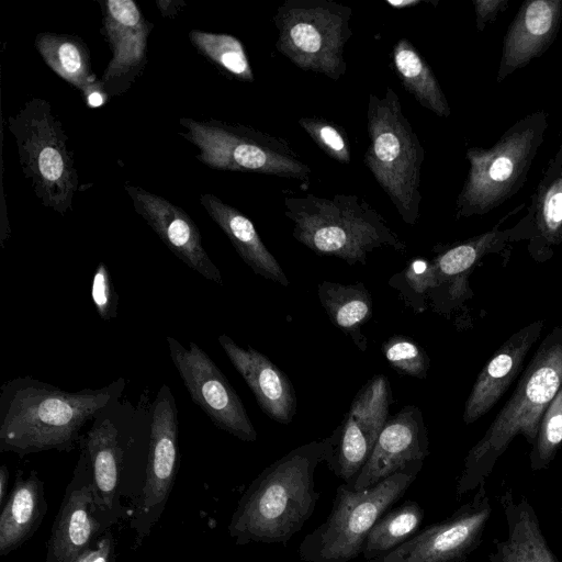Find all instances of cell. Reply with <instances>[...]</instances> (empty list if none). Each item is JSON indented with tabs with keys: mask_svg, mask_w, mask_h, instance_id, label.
Here are the masks:
<instances>
[{
	"mask_svg": "<svg viewBox=\"0 0 562 562\" xmlns=\"http://www.w3.org/2000/svg\"><path fill=\"white\" fill-rule=\"evenodd\" d=\"M124 384L120 378L101 389L68 392L32 376L7 381L0 389V450H72L85 424L119 398Z\"/></svg>",
	"mask_w": 562,
	"mask_h": 562,
	"instance_id": "6da1fadb",
	"label": "cell"
},
{
	"mask_svg": "<svg viewBox=\"0 0 562 562\" xmlns=\"http://www.w3.org/2000/svg\"><path fill=\"white\" fill-rule=\"evenodd\" d=\"M337 432L301 445L268 465L241 496L229 524L238 544L282 543L311 518L321 492L315 487L318 464L330 461Z\"/></svg>",
	"mask_w": 562,
	"mask_h": 562,
	"instance_id": "7a4b0ae2",
	"label": "cell"
},
{
	"mask_svg": "<svg viewBox=\"0 0 562 562\" xmlns=\"http://www.w3.org/2000/svg\"><path fill=\"white\" fill-rule=\"evenodd\" d=\"M562 386V325L542 339L510 398L482 438L468 451L457 481L458 497L486 482L512 441L522 436L532 446L541 417Z\"/></svg>",
	"mask_w": 562,
	"mask_h": 562,
	"instance_id": "3957f363",
	"label": "cell"
},
{
	"mask_svg": "<svg viewBox=\"0 0 562 562\" xmlns=\"http://www.w3.org/2000/svg\"><path fill=\"white\" fill-rule=\"evenodd\" d=\"M283 204L293 237L319 256L366 265L368 254L378 248L407 249L386 220L356 194L322 198L307 193L285 196Z\"/></svg>",
	"mask_w": 562,
	"mask_h": 562,
	"instance_id": "277c9868",
	"label": "cell"
},
{
	"mask_svg": "<svg viewBox=\"0 0 562 562\" xmlns=\"http://www.w3.org/2000/svg\"><path fill=\"white\" fill-rule=\"evenodd\" d=\"M367 131L369 146L363 156L364 165L403 222L415 225L419 220L425 150L391 87L382 97L369 94Z\"/></svg>",
	"mask_w": 562,
	"mask_h": 562,
	"instance_id": "5b68a950",
	"label": "cell"
},
{
	"mask_svg": "<svg viewBox=\"0 0 562 562\" xmlns=\"http://www.w3.org/2000/svg\"><path fill=\"white\" fill-rule=\"evenodd\" d=\"M547 128L548 114L539 110L516 121L491 148H469V170L457 198L456 218L484 215L516 194L528 178Z\"/></svg>",
	"mask_w": 562,
	"mask_h": 562,
	"instance_id": "8992f818",
	"label": "cell"
},
{
	"mask_svg": "<svg viewBox=\"0 0 562 562\" xmlns=\"http://www.w3.org/2000/svg\"><path fill=\"white\" fill-rule=\"evenodd\" d=\"M7 124L22 172L40 202L60 215L72 211L78 173L68 136L52 104L30 98Z\"/></svg>",
	"mask_w": 562,
	"mask_h": 562,
	"instance_id": "52a82bcc",
	"label": "cell"
},
{
	"mask_svg": "<svg viewBox=\"0 0 562 562\" xmlns=\"http://www.w3.org/2000/svg\"><path fill=\"white\" fill-rule=\"evenodd\" d=\"M424 461L404 469L362 491L340 484L326 520L299 546L304 562H349L362 553L366 539L380 517L406 493Z\"/></svg>",
	"mask_w": 562,
	"mask_h": 562,
	"instance_id": "ba28073f",
	"label": "cell"
},
{
	"mask_svg": "<svg viewBox=\"0 0 562 562\" xmlns=\"http://www.w3.org/2000/svg\"><path fill=\"white\" fill-rule=\"evenodd\" d=\"M179 135L196 149L204 166L308 181L311 168L286 139L243 124L181 117Z\"/></svg>",
	"mask_w": 562,
	"mask_h": 562,
	"instance_id": "9c48e42d",
	"label": "cell"
},
{
	"mask_svg": "<svg viewBox=\"0 0 562 562\" xmlns=\"http://www.w3.org/2000/svg\"><path fill=\"white\" fill-rule=\"evenodd\" d=\"M351 13L350 7L331 0H285L273 15L276 48L300 69L337 81L347 71Z\"/></svg>",
	"mask_w": 562,
	"mask_h": 562,
	"instance_id": "30bf717a",
	"label": "cell"
},
{
	"mask_svg": "<svg viewBox=\"0 0 562 562\" xmlns=\"http://www.w3.org/2000/svg\"><path fill=\"white\" fill-rule=\"evenodd\" d=\"M170 358L191 400L220 429L247 442L257 440V431L229 381L194 341L184 347L167 336Z\"/></svg>",
	"mask_w": 562,
	"mask_h": 562,
	"instance_id": "8fae6325",
	"label": "cell"
},
{
	"mask_svg": "<svg viewBox=\"0 0 562 562\" xmlns=\"http://www.w3.org/2000/svg\"><path fill=\"white\" fill-rule=\"evenodd\" d=\"M485 483L450 517L418 530L395 550L367 562H464L480 546L492 515Z\"/></svg>",
	"mask_w": 562,
	"mask_h": 562,
	"instance_id": "7c38bea8",
	"label": "cell"
},
{
	"mask_svg": "<svg viewBox=\"0 0 562 562\" xmlns=\"http://www.w3.org/2000/svg\"><path fill=\"white\" fill-rule=\"evenodd\" d=\"M392 390L384 374L371 378L353 397L345 418L335 429L337 443L327 467L352 486L368 461L389 418Z\"/></svg>",
	"mask_w": 562,
	"mask_h": 562,
	"instance_id": "4fadbf2b",
	"label": "cell"
},
{
	"mask_svg": "<svg viewBox=\"0 0 562 562\" xmlns=\"http://www.w3.org/2000/svg\"><path fill=\"white\" fill-rule=\"evenodd\" d=\"M102 33L112 53L100 81L109 98L128 91L147 64L148 38L154 24L133 0L99 1Z\"/></svg>",
	"mask_w": 562,
	"mask_h": 562,
	"instance_id": "5bb4252c",
	"label": "cell"
},
{
	"mask_svg": "<svg viewBox=\"0 0 562 562\" xmlns=\"http://www.w3.org/2000/svg\"><path fill=\"white\" fill-rule=\"evenodd\" d=\"M502 222L491 231L442 248L431 259L437 284L428 302L435 312L449 314L473 296L469 278L483 257L501 252L509 243L525 240L520 221L505 229L499 228Z\"/></svg>",
	"mask_w": 562,
	"mask_h": 562,
	"instance_id": "9a60e30c",
	"label": "cell"
},
{
	"mask_svg": "<svg viewBox=\"0 0 562 562\" xmlns=\"http://www.w3.org/2000/svg\"><path fill=\"white\" fill-rule=\"evenodd\" d=\"M124 189L135 212L175 256L206 280L223 284L222 273L205 251L196 224L183 209L128 182Z\"/></svg>",
	"mask_w": 562,
	"mask_h": 562,
	"instance_id": "2e32d148",
	"label": "cell"
},
{
	"mask_svg": "<svg viewBox=\"0 0 562 562\" xmlns=\"http://www.w3.org/2000/svg\"><path fill=\"white\" fill-rule=\"evenodd\" d=\"M429 454L427 428L419 407L406 405L389 416L368 461L351 488L367 490Z\"/></svg>",
	"mask_w": 562,
	"mask_h": 562,
	"instance_id": "e0dca14e",
	"label": "cell"
},
{
	"mask_svg": "<svg viewBox=\"0 0 562 562\" xmlns=\"http://www.w3.org/2000/svg\"><path fill=\"white\" fill-rule=\"evenodd\" d=\"M178 409L167 384H162L151 404V423L146 481L140 514L157 515L173 483L178 463Z\"/></svg>",
	"mask_w": 562,
	"mask_h": 562,
	"instance_id": "ac0fdd59",
	"label": "cell"
},
{
	"mask_svg": "<svg viewBox=\"0 0 562 562\" xmlns=\"http://www.w3.org/2000/svg\"><path fill=\"white\" fill-rule=\"evenodd\" d=\"M544 321L537 319L508 337L480 371L462 415L470 425L495 406L524 368L525 360L540 338Z\"/></svg>",
	"mask_w": 562,
	"mask_h": 562,
	"instance_id": "d6986e66",
	"label": "cell"
},
{
	"mask_svg": "<svg viewBox=\"0 0 562 562\" xmlns=\"http://www.w3.org/2000/svg\"><path fill=\"white\" fill-rule=\"evenodd\" d=\"M562 22V0L525 1L509 24L496 81L540 57L551 46Z\"/></svg>",
	"mask_w": 562,
	"mask_h": 562,
	"instance_id": "ffe728a7",
	"label": "cell"
},
{
	"mask_svg": "<svg viewBox=\"0 0 562 562\" xmlns=\"http://www.w3.org/2000/svg\"><path fill=\"white\" fill-rule=\"evenodd\" d=\"M217 340L261 411L280 424H290L296 413L297 400L288 375L254 347H240L226 334L220 335Z\"/></svg>",
	"mask_w": 562,
	"mask_h": 562,
	"instance_id": "44dd1931",
	"label": "cell"
},
{
	"mask_svg": "<svg viewBox=\"0 0 562 562\" xmlns=\"http://www.w3.org/2000/svg\"><path fill=\"white\" fill-rule=\"evenodd\" d=\"M528 211L520 220L527 251L536 262H547L562 244V143L547 165Z\"/></svg>",
	"mask_w": 562,
	"mask_h": 562,
	"instance_id": "7402d4cb",
	"label": "cell"
},
{
	"mask_svg": "<svg viewBox=\"0 0 562 562\" xmlns=\"http://www.w3.org/2000/svg\"><path fill=\"white\" fill-rule=\"evenodd\" d=\"M506 537L494 540L488 562H559L541 530L533 506L509 487L499 497Z\"/></svg>",
	"mask_w": 562,
	"mask_h": 562,
	"instance_id": "603a6c76",
	"label": "cell"
},
{
	"mask_svg": "<svg viewBox=\"0 0 562 562\" xmlns=\"http://www.w3.org/2000/svg\"><path fill=\"white\" fill-rule=\"evenodd\" d=\"M200 203L227 236L241 260L256 274L284 286L290 284L277 258L266 247L249 217L212 193L201 194Z\"/></svg>",
	"mask_w": 562,
	"mask_h": 562,
	"instance_id": "cb8c5ba5",
	"label": "cell"
},
{
	"mask_svg": "<svg viewBox=\"0 0 562 562\" xmlns=\"http://www.w3.org/2000/svg\"><path fill=\"white\" fill-rule=\"evenodd\" d=\"M94 492L93 481L72 484L52 528L48 562H72L89 547L99 529L92 515Z\"/></svg>",
	"mask_w": 562,
	"mask_h": 562,
	"instance_id": "d4e9b609",
	"label": "cell"
},
{
	"mask_svg": "<svg viewBox=\"0 0 562 562\" xmlns=\"http://www.w3.org/2000/svg\"><path fill=\"white\" fill-rule=\"evenodd\" d=\"M46 510L43 483L32 471L16 475L14 488L0 516V554L20 547L37 528Z\"/></svg>",
	"mask_w": 562,
	"mask_h": 562,
	"instance_id": "484cf974",
	"label": "cell"
},
{
	"mask_svg": "<svg viewBox=\"0 0 562 562\" xmlns=\"http://www.w3.org/2000/svg\"><path fill=\"white\" fill-rule=\"evenodd\" d=\"M317 295L330 322L348 335L360 351H366L368 340L362 327L373 316V300L367 286L362 282L322 281Z\"/></svg>",
	"mask_w": 562,
	"mask_h": 562,
	"instance_id": "4316f807",
	"label": "cell"
},
{
	"mask_svg": "<svg viewBox=\"0 0 562 562\" xmlns=\"http://www.w3.org/2000/svg\"><path fill=\"white\" fill-rule=\"evenodd\" d=\"M392 65L407 92L424 108L440 117L451 114L438 79L414 44L400 38L392 48Z\"/></svg>",
	"mask_w": 562,
	"mask_h": 562,
	"instance_id": "83f0119b",
	"label": "cell"
},
{
	"mask_svg": "<svg viewBox=\"0 0 562 562\" xmlns=\"http://www.w3.org/2000/svg\"><path fill=\"white\" fill-rule=\"evenodd\" d=\"M34 46L44 63L79 91L99 80L92 72L90 50L79 36L41 32Z\"/></svg>",
	"mask_w": 562,
	"mask_h": 562,
	"instance_id": "f1b7e54d",
	"label": "cell"
},
{
	"mask_svg": "<svg viewBox=\"0 0 562 562\" xmlns=\"http://www.w3.org/2000/svg\"><path fill=\"white\" fill-rule=\"evenodd\" d=\"M92 481L104 506L112 508L121 468V449L115 425L108 418L97 419L85 438Z\"/></svg>",
	"mask_w": 562,
	"mask_h": 562,
	"instance_id": "f546056e",
	"label": "cell"
},
{
	"mask_svg": "<svg viewBox=\"0 0 562 562\" xmlns=\"http://www.w3.org/2000/svg\"><path fill=\"white\" fill-rule=\"evenodd\" d=\"M423 519L424 509L415 501H406L383 514L366 539L363 558L369 561L395 550L418 531Z\"/></svg>",
	"mask_w": 562,
	"mask_h": 562,
	"instance_id": "4dcf8cb0",
	"label": "cell"
},
{
	"mask_svg": "<svg viewBox=\"0 0 562 562\" xmlns=\"http://www.w3.org/2000/svg\"><path fill=\"white\" fill-rule=\"evenodd\" d=\"M192 46L207 60L237 80L252 82L254 72L243 43L225 33L192 30Z\"/></svg>",
	"mask_w": 562,
	"mask_h": 562,
	"instance_id": "1f68e13d",
	"label": "cell"
},
{
	"mask_svg": "<svg viewBox=\"0 0 562 562\" xmlns=\"http://www.w3.org/2000/svg\"><path fill=\"white\" fill-rule=\"evenodd\" d=\"M389 284L400 292L405 304L415 313L425 312L429 293L437 284L431 260L414 258L390 279Z\"/></svg>",
	"mask_w": 562,
	"mask_h": 562,
	"instance_id": "d6a6232c",
	"label": "cell"
},
{
	"mask_svg": "<svg viewBox=\"0 0 562 562\" xmlns=\"http://www.w3.org/2000/svg\"><path fill=\"white\" fill-rule=\"evenodd\" d=\"M562 446V386L547 406L529 452L532 471L547 469Z\"/></svg>",
	"mask_w": 562,
	"mask_h": 562,
	"instance_id": "836d02e7",
	"label": "cell"
},
{
	"mask_svg": "<svg viewBox=\"0 0 562 562\" xmlns=\"http://www.w3.org/2000/svg\"><path fill=\"white\" fill-rule=\"evenodd\" d=\"M382 352L390 366L401 374L425 379L430 359L425 349L413 338L394 335L386 339Z\"/></svg>",
	"mask_w": 562,
	"mask_h": 562,
	"instance_id": "e575fe53",
	"label": "cell"
},
{
	"mask_svg": "<svg viewBox=\"0 0 562 562\" xmlns=\"http://www.w3.org/2000/svg\"><path fill=\"white\" fill-rule=\"evenodd\" d=\"M299 124L327 156L345 165L350 162L349 138L340 125L316 116L301 117Z\"/></svg>",
	"mask_w": 562,
	"mask_h": 562,
	"instance_id": "d590c367",
	"label": "cell"
},
{
	"mask_svg": "<svg viewBox=\"0 0 562 562\" xmlns=\"http://www.w3.org/2000/svg\"><path fill=\"white\" fill-rule=\"evenodd\" d=\"M91 299L103 321L110 322L116 317L119 295L104 262H100L93 273Z\"/></svg>",
	"mask_w": 562,
	"mask_h": 562,
	"instance_id": "8d00e7d4",
	"label": "cell"
},
{
	"mask_svg": "<svg viewBox=\"0 0 562 562\" xmlns=\"http://www.w3.org/2000/svg\"><path fill=\"white\" fill-rule=\"evenodd\" d=\"M508 0H473L476 29L481 32L509 5Z\"/></svg>",
	"mask_w": 562,
	"mask_h": 562,
	"instance_id": "74e56055",
	"label": "cell"
},
{
	"mask_svg": "<svg viewBox=\"0 0 562 562\" xmlns=\"http://www.w3.org/2000/svg\"><path fill=\"white\" fill-rule=\"evenodd\" d=\"M111 535L102 538L94 549L87 548L72 562H111L113 557Z\"/></svg>",
	"mask_w": 562,
	"mask_h": 562,
	"instance_id": "f35d334b",
	"label": "cell"
},
{
	"mask_svg": "<svg viewBox=\"0 0 562 562\" xmlns=\"http://www.w3.org/2000/svg\"><path fill=\"white\" fill-rule=\"evenodd\" d=\"M86 104L89 108H100L110 99L105 92L100 79L80 91Z\"/></svg>",
	"mask_w": 562,
	"mask_h": 562,
	"instance_id": "ab89813d",
	"label": "cell"
},
{
	"mask_svg": "<svg viewBox=\"0 0 562 562\" xmlns=\"http://www.w3.org/2000/svg\"><path fill=\"white\" fill-rule=\"evenodd\" d=\"M9 483V471L8 468L3 464L0 468V504L2 505L5 498L7 490Z\"/></svg>",
	"mask_w": 562,
	"mask_h": 562,
	"instance_id": "60d3db41",
	"label": "cell"
},
{
	"mask_svg": "<svg viewBox=\"0 0 562 562\" xmlns=\"http://www.w3.org/2000/svg\"><path fill=\"white\" fill-rule=\"evenodd\" d=\"M386 2L396 9H402L419 4L422 0H386Z\"/></svg>",
	"mask_w": 562,
	"mask_h": 562,
	"instance_id": "b9f144b4",
	"label": "cell"
},
{
	"mask_svg": "<svg viewBox=\"0 0 562 562\" xmlns=\"http://www.w3.org/2000/svg\"><path fill=\"white\" fill-rule=\"evenodd\" d=\"M561 510H562V507H561Z\"/></svg>",
	"mask_w": 562,
	"mask_h": 562,
	"instance_id": "7bdbcfd3",
	"label": "cell"
}]
</instances>
